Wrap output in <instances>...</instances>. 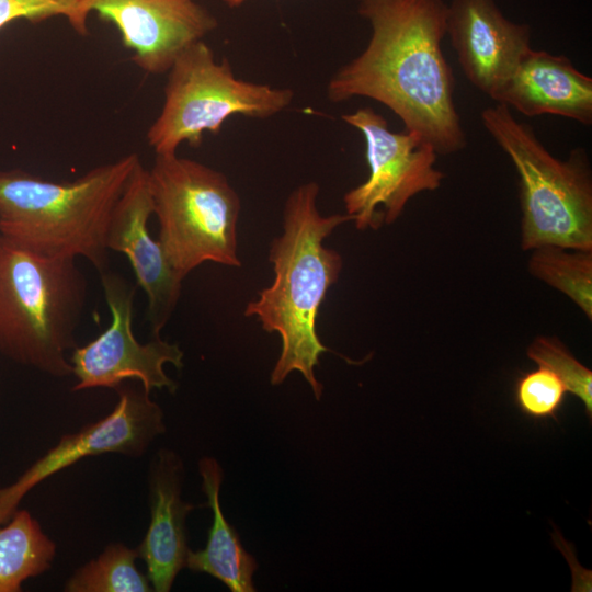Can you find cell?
<instances>
[{
	"instance_id": "1",
	"label": "cell",
	"mask_w": 592,
	"mask_h": 592,
	"mask_svg": "<svg viewBox=\"0 0 592 592\" xmlns=\"http://www.w3.org/2000/svg\"><path fill=\"white\" fill-rule=\"evenodd\" d=\"M357 13L369 23L371 38L331 77L329 101L375 100L437 155L464 149L467 141L454 101L453 71L442 50L444 0H357Z\"/></svg>"
},
{
	"instance_id": "2",
	"label": "cell",
	"mask_w": 592,
	"mask_h": 592,
	"mask_svg": "<svg viewBox=\"0 0 592 592\" xmlns=\"http://www.w3.org/2000/svg\"><path fill=\"white\" fill-rule=\"evenodd\" d=\"M318 194L319 185L310 181L286 198L283 232L269 250L274 280L244 309V316L255 317L264 331L281 337L282 350L271 373V384L280 385L297 371L317 400L323 386L316 378L315 368L319 356L330 352L317 334V315L343 265L341 254L325 247L323 241L337 227L352 220L348 214L321 215Z\"/></svg>"
},
{
	"instance_id": "3",
	"label": "cell",
	"mask_w": 592,
	"mask_h": 592,
	"mask_svg": "<svg viewBox=\"0 0 592 592\" xmlns=\"http://www.w3.org/2000/svg\"><path fill=\"white\" fill-rule=\"evenodd\" d=\"M139 161L129 153L62 182L0 171V235L41 254L84 258L99 274L109 270L107 225Z\"/></svg>"
},
{
	"instance_id": "4",
	"label": "cell",
	"mask_w": 592,
	"mask_h": 592,
	"mask_svg": "<svg viewBox=\"0 0 592 592\" xmlns=\"http://www.w3.org/2000/svg\"><path fill=\"white\" fill-rule=\"evenodd\" d=\"M88 296L75 258L34 252L0 235V352L53 377L72 375L68 351Z\"/></svg>"
},
{
	"instance_id": "5",
	"label": "cell",
	"mask_w": 592,
	"mask_h": 592,
	"mask_svg": "<svg viewBox=\"0 0 592 592\" xmlns=\"http://www.w3.org/2000/svg\"><path fill=\"white\" fill-rule=\"evenodd\" d=\"M481 123L511 159L520 190L521 247L592 250V172L587 151L554 157L533 127L503 104L481 111Z\"/></svg>"
},
{
	"instance_id": "6",
	"label": "cell",
	"mask_w": 592,
	"mask_h": 592,
	"mask_svg": "<svg viewBox=\"0 0 592 592\" xmlns=\"http://www.w3.org/2000/svg\"><path fill=\"white\" fill-rule=\"evenodd\" d=\"M148 172L157 239L175 272L184 280L205 262L240 266L241 203L227 177L177 153L156 155Z\"/></svg>"
},
{
	"instance_id": "7",
	"label": "cell",
	"mask_w": 592,
	"mask_h": 592,
	"mask_svg": "<svg viewBox=\"0 0 592 592\" xmlns=\"http://www.w3.org/2000/svg\"><path fill=\"white\" fill-rule=\"evenodd\" d=\"M293 98L291 89L238 79L228 59L218 62L201 39L185 48L168 70L163 105L146 138L156 155L177 153L183 143L201 146L205 132L218 134L234 115L270 118Z\"/></svg>"
},
{
	"instance_id": "8",
	"label": "cell",
	"mask_w": 592,
	"mask_h": 592,
	"mask_svg": "<svg viewBox=\"0 0 592 592\" xmlns=\"http://www.w3.org/2000/svg\"><path fill=\"white\" fill-rule=\"evenodd\" d=\"M365 141L367 179L348 191L343 203L360 230L395 223L417 194L437 190L444 173L434 164L437 152L414 133L391 132L386 118L372 107L341 117Z\"/></svg>"
},
{
	"instance_id": "9",
	"label": "cell",
	"mask_w": 592,
	"mask_h": 592,
	"mask_svg": "<svg viewBox=\"0 0 592 592\" xmlns=\"http://www.w3.org/2000/svg\"><path fill=\"white\" fill-rule=\"evenodd\" d=\"M100 280L112 319L99 337L71 351L69 362L77 378L72 390L116 389L127 379H137L149 394L163 388L174 392L177 384L166 374L164 365L182 368V350L160 335L138 342L133 332L136 286L111 270L100 273Z\"/></svg>"
},
{
	"instance_id": "10",
	"label": "cell",
	"mask_w": 592,
	"mask_h": 592,
	"mask_svg": "<svg viewBox=\"0 0 592 592\" xmlns=\"http://www.w3.org/2000/svg\"><path fill=\"white\" fill-rule=\"evenodd\" d=\"M118 401L104 418L59 442L30 465L12 483L0 487V524L7 523L25 496L47 478L80 459L116 453L143 456L166 431L163 412L144 388H116Z\"/></svg>"
},
{
	"instance_id": "11",
	"label": "cell",
	"mask_w": 592,
	"mask_h": 592,
	"mask_svg": "<svg viewBox=\"0 0 592 592\" xmlns=\"http://www.w3.org/2000/svg\"><path fill=\"white\" fill-rule=\"evenodd\" d=\"M91 12L115 25L132 60L149 75L168 72L185 48L218 25L195 0H80L70 24L75 32L88 34Z\"/></svg>"
},
{
	"instance_id": "12",
	"label": "cell",
	"mask_w": 592,
	"mask_h": 592,
	"mask_svg": "<svg viewBox=\"0 0 592 592\" xmlns=\"http://www.w3.org/2000/svg\"><path fill=\"white\" fill-rule=\"evenodd\" d=\"M153 214L149 172L139 161L117 200L106 230L110 251L127 257L137 285L148 299L147 320L152 335L168 323L181 297L183 278L169 263L163 249L148 229Z\"/></svg>"
},
{
	"instance_id": "13",
	"label": "cell",
	"mask_w": 592,
	"mask_h": 592,
	"mask_svg": "<svg viewBox=\"0 0 592 592\" xmlns=\"http://www.w3.org/2000/svg\"><path fill=\"white\" fill-rule=\"evenodd\" d=\"M446 34L466 78L492 100L532 48L530 26L506 19L494 0H452Z\"/></svg>"
},
{
	"instance_id": "14",
	"label": "cell",
	"mask_w": 592,
	"mask_h": 592,
	"mask_svg": "<svg viewBox=\"0 0 592 592\" xmlns=\"http://www.w3.org/2000/svg\"><path fill=\"white\" fill-rule=\"evenodd\" d=\"M183 477L181 457L172 449H159L149 470L150 522L136 548L156 592L171 590L191 550L185 520L194 505L182 499Z\"/></svg>"
},
{
	"instance_id": "15",
	"label": "cell",
	"mask_w": 592,
	"mask_h": 592,
	"mask_svg": "<svg viewBox=\"0 0 592 592\" xmlns=\"http://www.w3.org/2000/svg\"><path fill=\"white\" fill-rule=\"evenodd\" d=\"M525 116L544 114L592 124V78L563 55L531 48L493 98Z\"/></svg>"
},
{
	"instance_id": "16",
	"label": "cell",
	"mask_w": 592,
	"mask_h": 592,
	"mask_svg": "<svg viewBox=\"0 0 592 592\" xmlns=\"http://www.w3.org/2000/svg\"><path fill=\"white\" fill-rule=\"evenodd\" d=\"M198 473L207 505L213 512V523L205 548L190 550L185 568L210 574L232 592H253V574L258 563L243 548L236 530L221 512L219 489L224 478L223 469L215 458L203 457L198 462Z\"/></svg>"
},
{
	"instance_id": "17",
	"label": "cell",
	"mask_w": 592,
	"mask_h": 592,
	"mask_svg": "<svg viewBox=\"0 0 592 592\" xmlns=\"http://www.w3.org/2000/svg\"><path fill=\"white\" fill-rule=\"evenodd\" d=\"M56 544L27 510L0 524V592H21L29 579L52 568Z\"/></svg>"
},
{
	"instance_id": "18",
	"label": "cell",
	"mask_w": 592,
	"mask_h": 592,
	"mask_svg": "<svg viewBox=\"0 0 592 592\" xmlns=\"http://www.w3.org/2000/svg\"><path fill=\"white\" fill-rule=\"evenodd\" d=\"M531 251L528 272L570 298L592 320V250L543 246Z\"/></svg>"
},
{
	"instance_id": "19",
	"label": "cell",
	"mask_w": 592,
	"mask_h": 592,
	"mask_svg": "<svg viewBox=\"0 0 592 592\" xmlns=\"http://www.w3.org/2000/svg\"><path fill=\"white\" fill-rule=\"evenodd\" d=\"M137 549L123 543H111L66 581V592H150L147 577L139 571Z\"/></svg>"
},
{
	"instance_id": "20",
	"label": "cell",
	"mask_w": 592,
	"mask_h": 592,
	"mask_svg": "<svg viewBox=\"0 0 592 592\" xmlns=\"http://www.w3.org/2000/svg\"><path fill=\"white\" fill-rule=\"evenodd\" d=\"M526 354L537 365L554 372L567 391L579 398L592 419V371L580 363L556 337L539 335L528 345Z\"/></svg>"
},
{
	"instance_id": "21",
	"label": "cell",
	"mask_w": 592,
	"mask_h": 592,
	"mask_svg": "<svg viewBox=\"0 0 592 592\" xmlns=\"http://www.w3.org/2000/svg\"><path fill=\"white\" fill-rule=\"evenodd\" d=\"M567 388L549 368L523 373L514 385V401L519 410L533 420H558L557 414L565 403Z\"/></svg>"
},
{
	"instance_id": "22",
	"label": "cell",
	"mask_w": 592,
	"mask_h": 592,
	"mask_svg": "<svg viewBox=\"0 0 592 592\" xmlns=\"http://www.w3.org/2000/svg\"><path fill=\"white\" fill-rule=\"evenodd\" d=\"M80 0H0V30L10 23L25 20L41 23L62 16L71 24Z\"/></svg>"
},
{
	"instance_id": "23",
	"label": "cell",
	"mask_w": 592,
	"mask_h": 592,
	"mask_svg": "<svg viewBox=\"0 0 592 592\" xmlns=\"http://www.w3.org/2000/svg\"><path fill=\"white\" fill-rule=\"evenodd\" d=\"M220 1L229 8H238L242 5L247 0H220Z\"/></svg>"
}]
</instances>
